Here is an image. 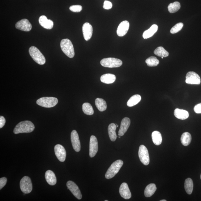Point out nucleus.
Instances as JSON below:
<instances>
[{
  "label": "nucleus",
  "instance_id": "a211bd4d",
  "mask_svg": "<svg viewBox=\"0 0 201 201\" xmlns=\"http://www.w3.org/2000/svg\"><path fill=\"white\" fill-rule=\"evenodd\" d=\"M130 125V120L128 118H125L122 120L119 130L118 131V136H123L126 132L128 129Z\"/></svg>",
  "mask_w": 201,
  "mask_h": 201
},
{
  "label": "nucleus",
  "instance_id": "7c9ffc66",
  "mask_svg": "<svg viewBox=\"0 0 201 201\" xmlns=\"http://www.w3.org/2000/svg\"><path fill=\"white\" fill-rule=\"evenodd\" d=\"M154 53L156 55L161 57L166 58L169 56V53L166 51L164 47H159L155 49Z\"/></svg>",
  "mask_w": 201,
  "mask_h": 201
},
{
  "label": "nucleus",
  "instance_id": "c03bdc74",
  "mask_svg": "<svg viewBox=\"0 0 201 201\" xmlns=\"http://www.w3.org/2000/svg\"><path fill=\"white\" fill-rule=\"evenodd\" d=\"M200 178H201V175H200Z\"/></svg>",
  "mask_w": 201,
  "mask_h": 201
},
{
  "label": "nucleus",
  "instance_id": "f3484780",
  "mask_svg": "<svg viewBox=\"0 0 201 201\" xmlns=\"http://www.w3.org/2000/svg\"><path fill=\"white\" fill-rule=\"evenodd\" d=\"M119 193L121 197L125 199H129L131 197L130 190L128 184L126 182H123L121 185L119 189Z\"/></svg>",
  "mask_w": 201,
  "mask_h": 201
},
{
  "label": "nucleus",
  "instance_id": "0eeeda50",
  "mask_svg": "<svg viewBox=\"0 0 201 201\" xmlns=\"http://www.w3.org/2000/svg\"><path fill=\"white\" fill-rule=\"evenodd\" d=\"M20 189L24 193L28 194L32 189V181L30 177L25 176L21 179L20 182Z\"/></svg>",
  "mask_w": 201,
  "mask_h": 201
},
{
  "label": "nucleus",
  "instance_id": "bb28decb",
  "mask_svg": "<svg viewBox=\"0 0 201 201\" xmlns=\"http://www.w3.org/2000/svg\"><path fill=\"white\" fill-rule=\"evenodd\" d=\"M152 138L153 143L155 145L157 146L160 145L162 143V137L161 133L158 131H155L152 132Z\"/></svg>",
  "mask_w": 201,
  "mask_h": 201
},
{
  "label": "nucleus",
  "instance_id": "1a4fd4ad",
  "mask_svg": "<svg viewBox=\"0 0 201 201\" xmlns=\"http://www.w3.org/2000/svg\"><path fill=\"white\" fill-rule=\"evenodd\" d=\"M186 83L189 84L199 85L201 83L200 77L195 72H188L186 76Z\"/></svg>",
  "mask_w": 201,
  "mask_h": 201
},
{
  "label": "nucleus",
  "instance_id": "79ce46f5",
  "mask_svg": "<svg viewBox=\"0 0 201 201\" xmlns=\"http://www.w3.org/2000/svg\"><path fill=\"white\" fill-rule=\"evenodd\" d=\"M116 125L117 127H118V125H117V124H116Z\"/></svg>",
  "mask_w": 201,
  "mask_h": 201
},
{
  "label": "nucleus",
  "instance_id": "39448f33",
  "mask_svg": "<svg viewBox=\"0 0 201 201\" xmlns=\"http://www.w3.org/2000/svg\"><path fill=\"white\" fill-rule=\"evenodd\" d=\"M58 100L53 97H44L36 101V103L40 106L45 108H52L57 105Z\"/></svg>",
  "mask_w": 201,
  "mask_h": 201
},
{
  "label": "nucleus",
  "instance_id": "4468645a",
  "mask_svg": "<svg viewBox=\"0 0 201 201\" xmlns=\"http://www.w3.org/2000/svg\"><path fill=\"white\" fill-rule=\"evenodd\" d=\"M16 29L24 32H30L32 26L28 19H23L16 23L15 25Z\"/></svg>",
  "mask_w": 201,
  "mask_h": 201
},
{
  "label": "nucleus",
  "instance_id": "f704fd0d",
  "mask_svg": "<svg viewBox=\"0 0 201 201\" xmlns=\"http://www.w3.org/2000/svg\"><path fill=\"white\" fill-rule=\"evenodd\" d=\"M183 26V24L182 23L177 24L171 29L170 32L172 34L180 32L181 30H182Z\"/></svg>",
  "mask_w": 201,
  "mask_h": 201
},
{
  "label": "nucleus",
  "instance_id": "9b49d317",
  "mask_svg": "<svg viewBox=\"0 0 201 201\" xmlns=\"http://www.w3.org/2000/svg\"><path fill=\"white\" fill-rule=\"evenodd\" d=\"M98 151V143L96 137L91 136L89 142V156L91 158L95 156Z\"/></svg>",
  "mask_w": 201,
  "mask_h": 201
},
{
  "label": "nucleus",
  "instance_id": "ddd939ff",
  "mask_svg": "<svg viewBox=\"0 0 201 201\" xmlns=\"http://www.w3.org/2000/svg\"><path fill=\"white\" fill-rule=\"evenodd\" d=\"M54 152L57 158L60 161L64 162L66 158V152L62 146L58 144L54 147Z\"/></svg>",
  "mask_w": 201,
  "mask_h": 201
},
{
  "label": "nucleus",
  "instance_id": "f8f14e48",
  "mask_svg": "<svg viewBox=\"0 0 201 201\" xmlns=\"http://www.w3.org/2000/svg\"><path fill=\"white\" fill-rule=\"evenodd\" d=\"M71 141L74 150L79 152L81 149L79 137L76 131L74 130L71 133Z\"/></svg>",
  "mask_w": 201,
  "mask_h": 201
},
{
  "label": "nucleus",
  "instance_id": "5701e85b",
  "mask_svg": "<svg viewBox=\"0 0 201 201\" xmlns=\"http://www.w3.org/2000/svg\"><path fill=\"white\" fill-rule=\"evenodd\" d=\"M117 127L116 124L114 123H111L109 126L108 130L109 138L111 141L114 142L116 141L118 137L116 132Z\"/></svg>",
  "mask_w": 201,
  "mask_h": 201
},
{
  "label": "nucleus",
  "instance_id": "393cba45",
  "mask_svg": "<svg viewBox=\"0 0 201 201\" xmlns=\"http://www.w3.org/2000/svg\"><path fill=\"white\" fill-rule=\"evenodd\" d=\"M157 189L156 185L153 183H151L148 185L146 187L144 194L146 197H150L154 194Z\"/></svg>",
  "mask_w": 201,
  "mask_h": 201
},
{
  "label": "nucleus",
  "instance_id": "473e14b6",
  "mask_svg": "<svg viewBox=\"0 0 201 201\" xmlns=\"http://www.w3.org/2000/svg\"><path fill=\"white\" fill-rule=\"evenodd\" d=\"M180 8V3L178 2H174L170 3L168 7L169 12L170 13H174L178 11Z\"/></svg>",
  "mask_w": 201,
  "mask_h": 201
},
{
  "label": "nucleus",
  "instance_id": "cd10ccee",
  "mask_svg": "<svg viewBox=\"0 0 201 201\" xmlns=\"http://www.w3.org/2000/svg\"><path fill=\"white\" fill-rule=\"evenodd\" d=\"M141 100V97L139 95H135L129 99L127 102V105L129 107L134 106L139 103Z\"/></svg>",
  "mask_w": 201,
  "mask_h": 201
},
{
  "label": "nucleus",
  "instance_id": "4c0bfd02",
  "mask_svg": "<svg viewBox=\"0 0 201 201\" xmlns=\"http://www.w3.org/2000/svg\"><path fill=\"white\" fill-rule=\"evenodd\" d=\"M7 179L6 177H2L0 179V189L1 190L6 185Z\"/></svg>",
  "mask_w": 201,
  "mask_h": 201
},
{
  "label": "nucleus",
  "instance_id": "a19ab883",
  "mask_svg": "<svg viewBox=\"0 0 201 201\" xmlns=\"http://www.w3.org/2000/svg\"><path fill=\"white\" fill-rule=\"evenodd\" d=\"M160 201H167L166 200H161Z\"/></svg>",
  "mask_w": 201,
  "mask_h": 201
},
{
  "label": "nucleus",
  "instance_id": "9d476101",
  "mask_svg": "<svg viewBox=\"0 0 201 201\" xmlns=\"http://www.w3.org/2000/svg\"><path fill=\"white\" fill-rule=\"evenodd\" d=\"M66 186L68 189L70 190L72 194L79 200H80L82 198L81 192L79 189L76 184L72 181H69L67 182Z\"/></svg>",
  "mask_w": 201,
  "mask_h": 201
},
{
  "label": "nucleus",
  "instance_id": "37998d69",
  "mask_svg": "<svg viewBox=\"0 0 201 201\" xmlns=\"http://www.w3.org/2000/svg\"><path fill=\"white\" fill-rule=\"evenodd\" d=\"M120 136H119L118 137V138H120V137H121Z\"/></svg>",
  "mask_w": 201,
  "mask_h": 201
},
{
  "label": "nucleus",
  "instance_id": "e433bc0d",
  "mask_svg": "<svg viewBox=\"0 0 201 201\" xmlns=\"http://www.w3.org/2000/svg\"><path fill=\"white\" fill-rule=\"evenodd\" d=\"M112 3L110 2L106 1L104 2L103 7L105 10H109L112 8Z\"/></svg>",
  "mask_w": 201,
  "mask_h": 201
},
{
  "label": "nucleus",
  "instance_id": "6e6552de",
  "mask_svg": "<svg viewBox=\"0 0 201 201\" xmlns=\"http://www.w3.org/2000/svg\"><path fill=\"white\" fill-rule=\"evenodd\" d=\"M139 156L140 161L144 165H149L150 162L149 152L145 146L143 145L140 146L139 150Z\"/></svg>",
  "mask_w": 201,
  "mask_h": 201
},
{
  "label": "nucleus",
  "instance_id": "2f4dec72",
  "mask_svg": "<svg viewBox=\"0 0 201 201\" xmlns=\"http://www.w3.org/2000/svg\"><path fill=\"white\" fill-rule=\"evenodd\" d=\"M82 108H83V113L85 114L91 116V115L94 114V109L90 104L88 103H84L83 107H82Z\"/></svg>",
  "mask_w": 201,
  "mask_h": 201
},
{
  "label": "nucleus",
  "instance_id": "2eb2a0df",
  "mask_svg": "<svg viewBox=\"0 0 201 201\" xmlns=\"http://www.w3.org/2000/svg\"><path fill=\"white\" fill-rule=\"evenodd\" d=\"M130 24L127 21H124L121 23L117 29V33L119 36H125L129 30Z\"/></svg>",
  "mask_w": 201,
  "mask_h": 201
},
{
  "label": "nucleus",
  "instance_id": "58836bf2",
  "mask_svg": "<svg viewBox=\"0 0 201 201\" xmlns=\"http://www.w3.org/2000/svg\"><path fill=\"white\" fill-rule=\"evenodd\" d=\"M195 112L197 114H201V103L195 105L194 108Z\"/></svg>",
  "mask_w": 201,
  "mask_h": 201
},
{
  "label": "nucleus",
  "instance_id": "b1692460",
  "mask_svg": "<svg viewBox=\"0 0 201 201\" xmlns=\"http://www.w3.org/2000/svg\"><path fill=\"white\" fill-rule=\"evenodd\" d=\"M158 30V25L156 24L153 25L148 30L144 32L143 34V37L144 39H147L152 36Z\"/></svg>",
  "mask_w": 201,
  "mask_h": 201
},
{
  "label": "nucleus",
  "instance_id": "20e7f679",
  "mask_svg": "<svg viewBox=\"0 0 201 201\" xmlns=\"http://www.w3.org/2000/svg\"><path fill=\"white\" fill-rule=\"evenodd\" d=\"M29 53L34 61L38 64L44 65L45 63V58L40 51L35 46H32L29 48Z\"/></svg>",
  "mask_w": 201,
  "mask_h": 201
},
{
  "label": "nucleus",
  "instance_id": "412c9836",
  "mask_svg": "<svg viewBox=\"0 0 201 201\" xmlns=\"http://www.w3.org/2000/svg\"><path fill=\"white\" fill-rule=\"evenodd\" d=\"M116 79V76L114 75L107 74L103 75L101 77L100 80L102 83L106 84L114 83Z\"/></svg>",
  "mask_w": 201,
  "mask_h": 201
},
{
  "label": "nucleus",
  "instance_id": "72a5a7b5",
  "mask_svg": "<svg viewBox=\"0 0 201 201\" xmlns=\"http://www.w3.org/2000/svg\"><path fill=\"white\" fill-rule=\"evenodd\" d=\"M148 66L149 67H155L158 66L160 63V61L156 57L151 56L148 58L145 61Z\"/></svg>",
  "mask_w": 201,
  "mask_h": 201
},
{
  "label": "nucleus",
  "instance_id": "aec40b11",
  "mask_svg": "<svg viewBox=\"0 0 201 201\" xmlns=\"http://www.w3.org/2000/svg\"><path fill=\"white\" fill-rule=\"evenodd\" d=\"M45 178L46 182L49 185L54 186L57 182L55 175L52 171L48 170L45 173Z\"/></svg>",
  "mask_w": 201,
  "mask_h": 201
},
{
  "label": "nucleus",
  "instance_id": "c9c22d12",
  "mask_svg": "<svg viewBox=\"0 0 201 201\" xmlns=\"http://www.w3.org/2000/svg\"><path fill=\"white\" fill-rule=\"evenodd\" d=\"M69 9L72 12H79L82 11V9H83V7H82L81 5H72V6L70 7Z\"/></svg>",
  "mask_w": 201,
  "mask_h": 201
},
{
  "label": "nucleus",
  "instance_id": "f03ea898",
  "mask_svg": "<svg viewBox=\"0 0 201 201\" xmlns=\"http://www.w3.org/2000/svg\"><path fill=\"white\" fill-rule=\"evenodd\" d=\"M60 47L62 51L69 58H72L75 56L74 46L70 40L67 38L61 40Z\"/></svg>",
  "mask_w": 201,
  "mask_h": 201
},
{
  "label": "nucleus",
  "instance_id": "423d86ee",
  "mask_svg": "<svg viewBox=\"0 0 201 201\" xmlns=\"http://www.w3.org/2000/svg\"><path fill=\"white\" fill-rule=\"evenodd\" d=\"M100 63L104 67L114 68L121 66L123 62L121 60L118 58H103L101 61Z\"/></svg>",
  "mask_w": 201,
  "mask_h": 201
},
{
  "label": "nucleus",
  "instance_id": "a18cd8bd",
  "mask_svg": "<svg viewBox=\"0 0 201 201\" xmlns=\"http://www.w3.org/2000/svg\"><path fill=\"white\" fill-rule=\"evenodd\" d=\"M108 201V200H105V201Z\"/></svg>",
  "mask_w": 201,
  "mask_h": 201
},
{
  "label": "nucleus",
  "instance_id": "a878e982",
  "mask_svg": "<svg viewBox=\"0 0 201 201\" xmlns=\"http://www.w3.org/2000/svg\"><path fill=\"white\" fill-rule=\"evenodd\" d=\"M96 106L100 111H105L107 109L106 102L102 98H97L95 101Z\"/></svg>",
  "mask_w": 201,
  "mask_h": 201
},
{
  "label": "nucleus",
  "instance_id": "4be33fe9",
  "mask_svg": "<svg viewBox=\"0 0 201 201\" xmlns=\"http://www.w3.org/2000/svg\"><path fill=\"white\" fill-rule=\"evenodd\" d=\"M174 115L177 118L182 120H186L189 117V113L187 111L178 109H175Z\"/></svg>",
  "mask_w": 201,
  "mask_h": 201
},
{
  "label": "nucleus",
  "instance_id": "c756f323",
  "mask_svg": "<svg viewBox=\"0 0 201 201\" xmlns=\"http://www.w3.org/2000/svg\"><path fill=\"white\" fill-rule=\"evenodd\" d=\"M184 188L188 194H191L193 191V183L191 178H188L186 179L184 183Z\"/></svg>",
  "mask_w": 201,
  "mask_h": 201
},
{
  "label": "nucleus",
  "instance_id": "ea45409f",
  "mask_svg": "<svg viewBox=\"0 0 201 201\" xmlns=\"http://www.w3.org/2000/svg\"><path fill=\"white\" fill-rule=\"evenodd\" d=\"M5 122H6V120L5 118L2 116H0V128H2L4 126Z\"/></svg>",
  "mask_w": 201,
  "mask_h": 201
},
{
  "label": "nucleus",
  "instance_id": "f257e3e1",
  "mask_svg": "<svg viewBox=\"0 0 201 201\" xmlns=\"http://www.w3.org/2000/svg\"><path fill=\"white\" fill-rule=\"evenodd\" d=\"M35 129L34 125L30 121L21 122L16 125L14 130L15 134L21 133H30L33 131Z\"/></svg>",
  "mask_w": 201,
  "mask_h": 201
},
{
  "label": "nucleus",
  "instance_id": "c85d7f7f",
  "mask_svg": "<svg viewBox=\"0 0 201 201\" xmlns=\"http://www.w3.org/2000/svg\"><path fill=\"white\" fill-rule=\"evenodd\" d=\"M191 141V135L189 132H185L182 135L181 141L182 145L187 146L190 143Z\"/></svg>",
  "mask_w": 201,
  "mask_h": 201
},
{
  "label": "nucleus",
  "instance_id": "6ab92c4d",
  "mask_svg": "<svg viewBox=\"0 0 201 201\" xmlns=\"http://www.w3.org/2000/svg\"><path fill=\"white\" fill-rule=\"evenodd\" d=\"M39 23L41 26L45 28L50 30L53 27V22L50 19H47L46 16L42 15L39 18Z\"/></svg>",
  "mask_w": 201,
  "mask_h": 201
},
{
  "label": "nucleus",
  "instance_id": "7ed1b4c3",
  "mask_svg": "<svg viewBox=\"0 0 201 201\" xmlns=\"http://www.w3.org/2000/svg\"><path fill=\"white\" fill-rule=\"evenodd\" d=\"M123 164V162L121 160H118L111 164L110 167L105 173V177L106 179H111L118 173Z\"/></svg>",
  "mask_w": 201,
  "mask_h": 201
},
{
  "label": "nucleus",
  "instance_id": "dca6fc26",
  "mask_svg": "<svg viewBox=\"0 0 201 201\" xmlns=\"http://www.w3.org/2000/svg\"><path fill=\"white\" fill-rule=\"evenodd\" d=\"M83 32L84 38L86 41H88L92 37L93 28L88 23L84 24L83 27Z\"/></svg>",
  "mask_w": 201,
  "mask_h": 201
}]
</instances>
